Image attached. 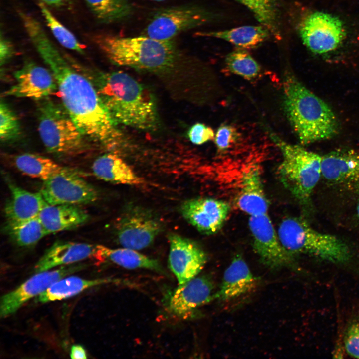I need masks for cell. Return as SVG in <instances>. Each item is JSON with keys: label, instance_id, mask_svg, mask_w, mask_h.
Instances as JSON below:
<instances>
[{"label": "cell", "instance_id": "12", "mask_svg": "<svg viewBox=\"0 0 359 359\" xmlns=\"http://www.w3.org/2000/svg\"><path fill=\"white\" fill-rule=\"evenodd\" d=\"M248 226L253 249L265 266L273 270L295 267L293 256L281 244L268 213L250 216Z\"/></svg>", "mask_w": 359, "mask_h": 359}, {"label": "cell", "instance_id": "21", "mask_svg": "<svg viewBox=\"0 0 359 359\" xmlns=\"http://www.w3.org/2000/svg\"><path fill=\"white\" fill-rule=\"evenodd\" d=\"M97 245L86 243L58 241L44 253L34 266L36 273L58 267L74 264L95 257Z\"/></svg>", "mask_w": 359, "mask_h": 359}, {"label": "cell", "instance_id": "8", "mask_svg": "<svg viewBox=\"0 0 359 359\" xmlns=\"http://www.w3.org/2000/svg\"><path fill=\"white\" fill-rule=\"evenodd\" d=\"M220 17L218 13L196 4L167 7L154 13L143 35L158 40H172L183 32L214 22Z\"/></svg>", "mask_w": 359, "mask_h": 359}, {"label": "cell", "instance_id": "39", "mask_svg": "<svg viewBox=\"0 0 359 359\" xmlns=\"http://www.w3.org/2000/svg\"><path fill=\"white\" fill-rule=\"evenodd\" d=\"M70 356L71 359L87 358L85 350L80 345H74L72 346Z\"/></svg>", "mask_w": 359, "mask_h": 359}, {"label": "cell", "instance_id": "11", "mask_svg": "<svg viewBox=\"0 0 359 359\" xmlns=\"http://www.w3.org/2000/svg\"><path fill=\"white\" fill-rule=\"evenodd\" d=\"M40 192L50 205H78L93 203L98 198L96 188L70 168L43 181Z\"/></svg>", "mask_w": 359, "mask_h": 359}, {"label": "cell", "instance_id": "36", "mask_svg": "<svg viewBox=\"0 0 359 359\" xmlns=\"http://www.w3.org/2000/svg\"><path fill=\"white\" fill-rule=\"evenodd\" d=\"M344 342L347 353L351 357L359 359V321L354 322L348 326Z\"/></svg>", "mask_w": 359, "mask_h": 359}, {"label": "cell", "instance_id": "23", "mask_svg": "<svg viewBox=\"0 0 359 359\" xmlns=\"http://www.w3.org/2000/svg\"><path fill=\"white\" fill-rule=\"evenodd\" d=\"M38 217L49 235L78 227L87 222L89 216L78 205L47 203Z\"/></svg>", "mask_w": 359, "mask_h": 359}, {"label": "cell", "instance_id": "16", "mask_svg": "<svg viewBox=\"0 0 359 359\" xmlns=\"http://www.w3.org/2000/svg\"><path fill=\"white\" fill-rule=\"evenodd\" d=\"M16 83L3 93L4 96L28 98L41 100L48 98L58 90L57 85L50 70L31 60H26L15 72Z\"/></svg>", "mask_w": 359, "mask_h": 359}, {"label": "cell", "instance_id": "25", "mask_svg": "<svg viewBox=\"0 0 359 359\" xmlns=\"http://www.w3.org/2000/svg\"><path fill=\"white\" fill-rule=\"evenodd\" d=\"M94 257L99 260H107L128 269L142 268L166 274V271L157 260L128 248L112 249L97 245Z\"/></svg>", "mask_w": 359, "mask_h": 359}, {"label": "cell", "instance_id": "31", "mask_svg": "<svg viewBox=\"0 0 359 359\" xmlns=\"http://www.w3.org/2000/svg\"><path fill=\"white\" fill-rule=\"evenodd\" d=\"M3 229L12 241L20 247L35 245L48 235L38 216L21 222L6 221Z\"/></svg>", "mask_w": 359, "mask_h": 359}, {"label": "cell", "instance_id": "13", "mask_svg": "<svg viewBox=\"0 0 359 359\" xmlns=\"http://www.w3.org/2000/svg\"><path fill=\"white\" fill-rule=\"evenodd\" d=\"M87 264L78 263L62 266L53 270L36 273L14 290L2 296L0 315L6 317L17 311L25 302L46 290L52 284L67 275L85 269Z\"/></svg>", "mask_w": 359, "mask_h": 359}, {"label": "cell", "instance_id": "38", "mask_svg": "<svg viewBox=\"0 0 359 359\" xmlns=\"http://www.w3.org/2000/svg\"><path fill=\"white\" fill-rule=\"evenodd\" d=\"M14 49L11 42L5 37L0 35V64L5 65L13 56Z\"/></svg>", "mask_w": 359, "mask_h": 359}, {"label": "cell", "instance_id": "40", "mask_svg": "<svg viewBox=\"0 0 359 359\" xmlns=\"http://www.w3.org/2000/svg\"><path fill=\"white\" fill-rule=\"evenodd\" d=\"M46 6L60 7L66 5L71 0H39Z\"/></svg>", "mask_w": 359, "mask_h": 359}, {"label": "cell", "instance_id": "22", "mask_svg": "<svg viewBox=\"0 0 359 359\" xmlns=\"http://www.w3.org/2000/svg\"><path fill=\"white\" fill-rule=\"evenodd\" d=\"M10 197L4 206L7 222H17L37 217L47 203L40 192L26 190L7 180Z\"/></svg>", "mask_w": 359, "mask_h": 359}, {"label": "cell", "instance_id": "14", "mask_svg": "<svg viewBox=\"0 0 359 359\" xmlns=\"http://www.w3.org/2000/svg\"><path fill=\"white\" fill-rule=\"evenodd\" d=\"M170 249L168 263L179 284L196 277L205 265L207 257L195 241L176 233L168 236Z\"/></svg>", "mask_w": 359, "mask_h": 359}, {"label": "cell", "instance_id": "15", "mask_svg": "<svg viewBox=\"0 0 359 359\" xmlns=\"http://www.w3.org/2000/svg\"><path fill=\"white\" fill-rule=\"evenodd\" d=\"M230 209L226 201L209 197L188 199L180 206L183 217L199 232L206 235L216 233L222 228Z\"/></svg>", "mask_w": 359, "mask_h": 359}, {"label": "cell", "instance_id": "9", "mask_svg": "<svg viewBox=\"0 0 359 359\" xmlns=\"http://www.w3.org/2000/svg\"><path fill=\"white\" fill-rule=\"evenodd\" d=\"M298 32L304 45L318 55L336 50L346 35L344 25L340 18L321 11L311 12L302 18Z\"/></svg>", "mask_w": 359, "mask_h": 359}, {"label": "cell", "instance_id": "20", "mask_svg": "<svg viewBox=\"0 0 359 359\" xmlns=\"http://www.w3.org/2000/svg\"><path fill=\"white\" fill-rule=\"evenodd\" d=\"M236 203L250 216L268 213L269 202L265 192L259 168L249 166L242 172Z\"/></svg>", "mask_w": 359, "mask_h": 359}, {"label": "cell", "instance_id": "10", "mask_svg": "<svg viewBox=\"0 0 359 359\" xmlns=\"http://www.w3.org/2000/svg\"><path fill=\"white\" fill-rule=\"evenodd\" d=\"M115 228L117 240L123 247L139 250L153 242L162 230L163 225L151 211L131 205L119 217Z\"/></svg>", "mask_w": 359, "mask_h": 359}, {"label": "cell", "instance_id": "3", "mask_svg": "<svg viewBox=\"0 0 359 359\" xmlns=\"http://www.w3.org/2000/svg\"><path fill=\"white\" fill-rule=\"evenodd\" d=\"M283 94L285 111L302 144L328 139L337 134L338 123L331 108L292 74L284 78Z\"/></svg>", "mask_w": 359, "mask_h": 359}, {"label": "cell", "instance_id": "35", "mask_svg": "<svg viewBox=\"0 0 359 359\" xmlns=\"http://www.w3.org/2000/svg\"><path fill=\"white\" fill-rule=\"evenodd\" d=\"M239 139V134L236 129L229 125L220 126L215 136V143L219 152L229 150Z\"/></svg>", "mask_w": 359, "mask_h": 359}, {"label": "cell", "instance_id": "19", "mask_svg": "<svg viewBox=\"0 0 359 359\" xmlns=\"http://www.w3.org/2000/svg\"><path fill=\"white\" fill-rule=\"evenodd\" d=\"M259 283V278L252 273L243 257L237 254L225 270L214 298L224 303L233 301L254 291Z\"/></svg>", "mask_w": 359, "mask_h": 359}, {"label": "cell", "instance_id": "7", "mask_svg": "<svg viewBox=\"0 0 359 359\" xmlns=\"http://www.w3.org/2000/svg\"><path fill=\"white\" fill-rule=\"evenodd\" d=\"M38 130L47 151L62 157L84 153L89 146L64 106L49 97L37 107Z\"/></svg>", "mask_w": 359, "mask_h": 359}, {"label": "cell", "instance_id": "4", "mask_svg": "<svg viewBox=\"0 0 359 359\" xmlns=\"http://www.w3.org/2000/svg\"><path fill=\"white\" fill-rule=\"evenodd\" d=\"M95 42L113 63L150 71L171 68L180 57L174 39L162 40L145 35L122 37L108 34L96 36Z\"/></svg>", "mask_w": 359, "mask_h": 359}, {"label": "cell", "instance_id": "28", "mask_svg": "<svg viewBox=\"0 0 359 359\" xmlns=\"http://www.w3.org/2000/svg\"><path fill=\"white\" fill-rule=\"evenodd\" d=\"M13 164L21 173L45 181L51 177L67 171L51 159L33 153H26L14 157Z\"/></svg>", "mask_w": 359, "mask_h": 359}, {"label": "cell", "instance_id": "29", "mask_svg": "<svg viewBox=\"0 0 359 359\" xmlns=\"http://www.w3.org/2000/svg\"><path fill=\"white\" fill-rule=\"evenodd\" d=\"M235 0L248 8L275 39L282 38L281 13L279 0Z\"/></svg>", "mask_w": 359, "mask_h": 359}, {"label": "cell", "instance_id": "27", "mask_svg": "<svg viewBox=\"0 0 359 359\" xmlns=\"http://www.w3.org/2000/svg\"><path fill=\"white\" fill-rule=\"evenodd\" d=\"M121 281L111 278L88 280L77 276L62 278L39 295L36 302L45 303L61 300L74 296L93 287L110 283H119Z\"/></svg>", "mask_w": 359, "mask_h": 359}, {"label": "cell", "instance_id": "26", "mask_svg": "<svg viewBox=\"0 0 359 359\" xmlns=\"http://www.w3.org/2000/svg\"><path fill=\"white\" fill-rule=\"evenodd\" d=\"M197 36L225 40L241 49L257 47L272 36L263 25H245L227 30L201 32Z\"/></svg>", "mask_w": 359, "mask_h": 359}, {"label": "cell", "instance_id": "32", "mask_svg": "<svg viewBox=\"0 0 359 359\" xmlns=\"http://www.w3.org/2000/svg\"><path fill=\"white\" fill-rule=\"evenodd\" d=\"M39 6L48 27L57 41L65 48L83 54L85 46L53 15L46 5L39 2Z\"/></svg>", "mask_w": 359, "mask_h": 359}, {"label": "cell", "instance_id": "18", "mask_svg": "<svg viewBox=\"0 0 359 359\" xmlns=\"http://www.w3.org/2000/svg\"><path fill=\"white\" fill-rule=\"evenodd\" d=\"M214 283L211 277H195L180 284L171 294L168 307L171 313L182 318L191 317L197 308L214 298Z\"/></svg>", "mask_w": 359, "mask_h": 359}, {"label": "cell", "instance_id": "6", "mask_svg": "<svg viewBox=\"0 0 359 359\" xmlns=\"http://www.w3.org/2000/svg\"><path fill=\"white\" fill-rule=\"evenodd\" d=\"M271 137L282 154L277 170L280 182L300 203L308 204L321 177V156L276 136Z\"/></svg>", "mask_w": 359, "mask_h": 359}, {"label": "cell", "instance_id": "33", "mask_svg": "<svg viewBox=\"0 0 359 359\" xmlns=\"http://www.w3.org/2000/svg\"><path fill=\"white\" fill-rule=\"evenodd\" d=\"M225 64L231 72L248 80L256 78L261 71L258 63L244 49L238 48L228 53Z\"/></svg>", "mask_w": 359, "mask_h": 359}, {"label": "cell", "instance_id": "30", "mask_svg": "<svg viewBox=\"0 0 359 359\" xmlns=\"http://www.w3.org/2000/svg\"><path fill=\"white\" fill-rule=\"evenodd\" d=\"M96 18L109 24L128 20L134 8L128 0H84Z\"/></svg>", "mask_w": 359, "mask_h": 359}, {"label": "cell", "instance_id": "5", "mask_svg": "<svg viewBox=\"0 0 359 359\" xmlns=\"http://www.w3.org/2000/svg\"><path fill=\"white\" fill-rule=\"evenodd\" d=\"M277 232L281 244L292 256L303 254L334 263H344L350 259L349 247L343 241L316 230L300 218H284Z\"/></svg>", "mask_w": 359, "mask_h": 359}, {"label": "cell", "instance_id": "34", "mask_svg": "<svg viewBox=\"0 0 359 359\" xmlns=\"http://www.w3.org/2000/svg\"><path fill=\"white\" fill-rule=\"evenodd\" d=\"M21 134L19 120L8 105L3 100L0 103V139L3 143L17 140Z\"/></svg>", "mask_w": 359, "mask_h": 359}, {"label": "cell", "instance_id": "42", "mask_svg": "<svg viewBox=\"0 0 359 359\" xmlns=\"http://www.w3.org/2000/svg\"><path fill=\"white\" fill-rule=\"evenodd\" d=\"M149 0L155 1H165L166 0Z\"/></svg>", "mask_w": 359, "mask_h": 359}, {"label": "cell", "instance_id": "1", "mask_svg": "<svg viewBox=\"0 0 359 359\" xmlns=\"http://www.w3.org/2000/svg\"><path fill=\"white\" fill-rule=\"evenodd\" d=\"M31 43L56 81L63 106L84 136L104 146H112L119 136L116 123L94 84L64 58L39 21L24 25Z\"/></svg>", "mask_w": 359, "mask_h": 359}, {"label": "cell", "instance_id": "2", "mask_svg": "<svg viewBox=\"0 0 359 359\" xmlns=\"http://www.w3.org/2000/svg\"><path fill=\"white\" fill-rule=\"evenodd\" d=\"M98 76L95 86L116 124L141 130L155 128L158 120L156 102L146 87L121 71Z\"/></svg>", "mask_w": 359, "mask_h": 359}, {"label": "cell", "instance_id": "41", "mask_svg": "<svg viewBox=\"0 0 359 359\" xmlns=\"http://www.w3.org/2000/svg\"><path fill=\"white\" fill-rule=\"evenodd\" d=\"M358 198L356 205V217L359 223V187L358 188Z\"/></svg>", "mask_w": 359, "mask_h": 359}, {"label": "cell", "instance_id": "24", "mask_svg": "<svg viewBox=\"0 0 359 359\" xmlns=\"http://www.w3.org/2000/svg\"><path fill=\"white\" fill-rule=\"evenodd\" d=\"M93 174L104 181L124 185L140 186L144 180L120 156L107 153L98 157L93 163Z\"/></svg>", "mask_w": 359, "mask_h": 359}, {"label": "cell", "instance_id": "17", "mask_svg": "<svg viewBox=\"0 0 359 359\" xmlns=\"http://www.w3.org/2000/svg\"><path fill=\"white\" fill-rule=\"evenodd\" d=\"M321 177L331 185L346 189L359 187V152L338 149L321 156Z\"/></svg>", "mask_w": 359, "mask_h": 359}, {"label": "cell", "instance_id": "37", "mask_svg": "<svg viewBox=\"0 0 359 359\" xmlns=\"http://www.w3.org/2000/svg\"><path fill=\"white\" fill-rule=\"evenodd\" d=\"M214 136L211 128L200 123L193 125L188 132V136L190 141L196 145H201L212 140Z\"/></svg>", "mask_w": 359, "mask_h": 359}]
</instances>
